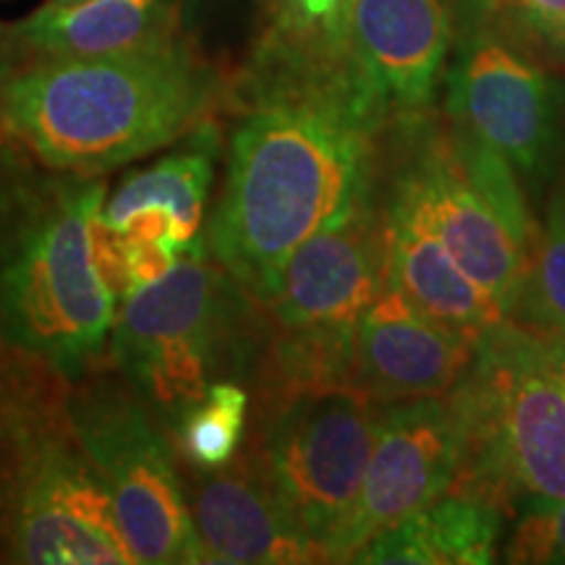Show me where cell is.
Here are the masks:
<instances>
[{
  "mask_svg": "<svg viewBox=\"0 0 565 565\" xmlns=\"http://www.w3.org/2000/svg\"><path fill=\"white\" fill-rule=\"evenodd\" d=\"M231 97L225 76L179 32L84 58H26L6 82L0 129L42 166L105 175L183 141Z\"/></svg>",
  "mask_w": 565,
  "mask_h": 565,
  "instance_id": "7a4b0ae2",
  "label": "cell"
},
{
  "mask_svg": "<svg viewBox=\"0 0 565 565\" xmlns=\"http://www.w3.org/2000/svg\"><path fill=\"white\" fill-rule=\"evenodd\" d=\"M448 113L458 131L482 141L521 175H545L561 147V95L553 79L503 34L475 24L458 40L448 71Z\"/></svg>",
  "mask_w": 565,
  "mask_h": 565,
  "instance_id": "30bf717a",
  "label": "cell"
},
{
  "mask_svg": "<svg viewBox=\"0 0 565 565\" xmlns=\"http://www.w3.org/2000/svg\"><path fill=\"white\" fill-rule=\"evenodd\" d=\"M24 53L17 45V40L11 38L9 26H0V105H3V89L6 82L11 79V74L24 63Z\"/></svg>",
  "mask_w": 565,
  "mask_h": 565,
  "instance_id": "d4e9b609",
  "label": "cell"
},
{
  "mask_svg": "<svg viewBox=\"0 0 565 565\" xmlns=\"http://www.w3.org/2000/svg\"><path fill=\"white\" fill-rule=\"evenodd\" d=\"M458 461L461 429L448 395L385 404L359 498L328 563H351L374 536L443 498L454 484Z\"/></svg>",
  "mask_w": 565,
  "mask_h": 565,
  "instance_id": "7c38bea8",
  "label": "cell"
},
{
  "mask_svg": "<svg viewBox=\"0 0 565 565\" xmlns=\"http://www.w3.org/2000/svg\"><path fill=\"white\" fill-rule=\"evenodd\" d=\"M553 45H555V47H561V53L565 55V30H563V34H561V38H557V40L553 42Z\"/></svg>",
  "mask_w": 565,
  "mask_h": 565,
  "instance_id": "4316f807",
  "label": "cell"
},
{
  "mask_svg": "<svg viewBox=\"0 0 565 565\" xmlns=\"http://www.w3.org/2000/svg\"><path fill=\"white\" fill-rule=\"evenodd\" d=\"M450 47V0H356L349 32V87L372 124L427 110Z\"/></svg>",
  "mask_w": 565,
  "mask_h": 565,
  "instance_id": "4fadbf2b",
  "label": "cell"
},
{
  "mask_svg": "<svg viewBox=\"0 0 565 565\" xmlns=\"http://www.w3.org/2000/svg\"><path fill=\"white\" fill-rule=\"evenodd\" d=\"M210 0H181V21H183V30L189 32V26L194 24L196 17L204 11Z\"/></svg>",
  "mask_w": 565,
  "mask_h": 565,
  "instance_id": "484cf974",
  "label": "cell"
},
{
  "mask_svg": "<svg viewBox=\"0 0 565 565\" xmlns=\"http://www.w3.org/2000/svg\"><path fill=\"white\" fill-rule=\"evenodd\" d=\"M259 343V303L202 246L124 299L108 362L173 435L215 380H249Z\"/></svg>",
  "mask_w": 565,
  "mask_h": 565,
  "instance_id": "8992f818",
  "label": "cell"
},
{
  "mask_svg": "<svg viewBox=\"0 0 565 565\" xmlns=\"http://www.w3.org/2000/svg\"><path fill=\"white\" fill-rule=\"evenodd\" d=\"M503 561L565 565V500L524 505L503 547Z\"/></svg>",
  "mask_w": 565,
  "mask_h": 565,
  "instance_id": "603a6c76",
  "label": "cell"
},
{
  "mask_svg": "<svg viewBox=\"0 0 565 565\" xmlns=\"http://www.w3.org/2000/svg\"><path fill=\"white\" fill-rule=\"evenodd\" d=\"M482 338L450 328L385 282L353 338V370L380 404L448 395L461 383Z\"/></svg>",
  "mask_w": 565,
  "mask_h": 565,
  "instance_id": "5bb4252c",
  "label": "cell"
},
{
  "mask_svg": "<svg viewBox=\"0 0 565 565\" xmlns=\"http://www.w3.org/2000/svg\"><path fill=\"white\" fill-rule=\"evenodd\" d=\"M71 380L0 343V563L131 565L68 416Z\"/></svg>",
  "mask_w": 565,
  "mask_h": 565,
  "instance_id": "277c9868",
  "label": "cell"
},
{
  "mask_svg": "<svg viewBox=\"0 0 565 565\" xmlns=\"http://www.w3.org/2000/svg\"><path fill=\"white\" fill-rule=\"evenodd\" d=\"M252 419V391L242 380H215L181 416L173 443L194 469H223L238 456Z\"/></svg>",
  "mask_w": 565,
  "mask_h": 565,
  "instance_id": "44dd1931",
  "label": "cell"
},
{
  "mask_svg": "<svg viewBox=\"0 0 565 565\" xmlns=\"http://www.w3.org/2000/svg\"><path fill=\"white\" fill-rule=\"evenodd\" d=\"M100 175L42 166L0 129V343L79 380L108 362L118 301L92 259Z\"/></svg>",
  "mask_w": 565,
  "mask_h": 565,
  "instance_id": "3957f363",
  "label": "cell"
},
{
  "mask_svg": "<svg viewBox=\"0 0 565 565\" xmlns=\"http://www.w3.org/2000/svg\"><path fill=\"white\" fill-rule=\"evenodd\" d=\"M356 0H270V21L246 76L265 82H343Z\"/></svg>",
  "mask_w": 565,
  "mask_h": 565,
  "instance_id": "ffe728a7",
  "label": "cell"
},
{
  "mask_svg": "<svg viewBox=\"0 0 565 565\" xmlns=\"http://www.w3.org/2000/svg\"><path fill=\"white\" fill-rule=\"evenodd\" d=\"M448 398L461 429L448 492L503 513L565 500V338L508 317Z\"/></svg>",
  "mask_w": 565,
  "mask_h": 565,
  "instance_id": "5b68a950",
  "label": "cell"
},
{
  "mask_svg": "<svg viewBox=\"0 0 565 565\" xmlns=\"http://www.w3.org/2000/svg\"><path fill=\"white\" fill-rule=\"evenodd\" d=\"M192 519L207 563H324L257 471L238 454L223 469L183 463Z\"/></svg>",
  "mask_w": 565,
  "mask_h": 565,
  "instance_id": "9a60e30c",
  "label": "cell"
},
{
  "mask_svg": "<svg viewBox=\"0 0 565 565\" xmlns=\"http://www.w3.org/2000/svg\"><path fill=\"white\" fill-rule=\"evenodd\" d=\"M515 315L536 330L565 338V179L550 194L545 223L536 228L526 288Z\"/></svg>",
  "mask_w": 565,
  "mask_h": 565,
  "instance_id": "7402d4cb",
  "label": "cell"
},
{
  "mask_svg": "<svg viewBox=\"0 0 565 565\" xmlns=\"http://www.w3.org/2000/svg\"><path fill=\"white\" fill-rule=\"evenodd\" d=\"M233 126L221 200L202 231L210 257L257 303L317 231L372 194L377 126L345 89L231 92Z\"/></svg>",
  "mask_w": 565,
  "mask_h": 565,
  "instance_id": "6da1fadb",
  "label": "cell"
},
{
  "mask_svg": "<svg viewBox=\"0 0 565 565\" xmlns=\"http://www.w3.org/2000/svg\"><path fill=\"white\" fill-rule=\"evenodd\" d=\"M68 416L134 561L207 563L171 433L110 362L68 385Z\"/></svg>",
  "mask_w": 565,
  "mask_h": 565,
  "instance_id": "ba28073f",
  "label": "cell"
},
{
  "mask_svg": "<svg viewBox=\"0 0 565 565\" xmlns=\"http://www.w3.org/2000/svg\"><path fill=\"white\" fill-rule=\"evenodd\" d=\"M383 406L359 380L252 391L238 454L324 563L359 498Z\"/></svg>",
  "mask_w": 565,
  "mask_h": 565,
  "instance_id": "52a82bcc",
  "label": "cell"
},
{
  "mask_svg": "<svg viewBox=\"0 0 565 565\" xmlns=\"http://www.w3.org/2000/svg\"><path fill=\"white\" fill-rule=\"evenodd\" d=\"M454 263L513 317L524 296L536 225L513 166L469 134L435 131L393 183Z\"/></svg>",
  "mask_w": 565,
  "mask_h": 565,
  "instance_id": "9c48e42d",
  "label": "cell"
},
{
  "mask_svg": "<svg viewBox=\"0 0 565 565\" xmlns=\"http://www.w3.org/2000/svg\"><path fill=\"white\" fill-rule=\"evenodd\" d=\"M47 3H55V6H68V3H82V0H47Z\"/></svg>",
  "mask_w": 565,
  "mask_h": 565,
  "instance_id": "83f0119b",
  "label": "cell"
},
{
  "mask_svg": "<svg viewBox=\"0 0 565 565\" xmlns=\"http://www.w3.org/2000/svg\"><path fill=\"white\" fill-rule=\"evenodd\" d=\"M503 511L484 500L445 492L433 505L374 536L351 563L490 565L500 555Z\"/></svg>",
  "mask_w": 565,
  "mask_h": 565,
  "instance_id": "d6986e66",
  "label": "cell"
},
{
  "mask_svg": "<svg viewBox=\"0 0 565 565\" xmlns=\"http://www.w3.org/2000/svg\"><path fill=\"white\" fill-rule=\"evenodd\" d=\"M9 32L24 58H84L137 51L186 30L181 0H82L45 3Z\"/></svg>",
  "mask_w": 565,
  "mask_h": 565,
  "instance_id": "2e32d148",
  "label": "cell"
},
{
  "mask_svg": "<svg viewBox=\"0 0 565 565\" xmlns=\"http://www.w3.org/2000/svg\"><path fill=\"white\" fill-rule=\"evenodd\" d=\"M387 225V282L398 286L408 301L450 328L482 338L508 320L503 309L484 288L454 263L401 196L391 194L385 204Z\"/></svg>",
  "mask_w": 565,
  "mask_h": 565,
  "instance_id": "e0dca14e",
  "label": "cell"
},
{
  "mask_svg": "<svg viewBox=\"0 0 565 565\" xmlns=\"http://www.w3.org/2000/svg\"><path fill=\"white\" fill-rule=\"evenodd\" d=\"M217 152H221V129L215 118H210L189 137H183L179 150L126 175L116 194L103 204V223L118 231L141 210H162L171 217L175 244L181 246L183 257L202 249V221L215 179Z\"/></svg>",
  "mask_w": 565,
  "mask_h": 565,
  "instance_id": "ac0fdd59",
  "label": "cell"
},
{
  "mask_svg": "<svg viewBox=\"0 0 565 565\" xmlns=\"http://www.w3.org/2000/svg\"><path fill=\"white\" fill-rule=\"evenodd\" d=\"M385 282V207L366 194L291 254L270 301L259 303L263 330L356 335L359 320Z\"/></svg>",
  "mask_w": 565,
  "mask_h": 565,
  "instance_id": "8fae6325",
  "label": "cell"
},
{
  "mask_svg": "<svg viewBox=\"0 0 565 565\" xmlns=\"http://www.w3.org/2000/svg\"><path fill=\"white\" fill-rule=\"evenodd\" d=\"M479 6H500L508 9L521 26L555 42L565 30V0H477Z\"/></svg>",
  "mask_w": 565,
  "mask_h": 565,
  "instance_id": "cb8c5ba5",
  "label": "cell"
}]
</instances>
